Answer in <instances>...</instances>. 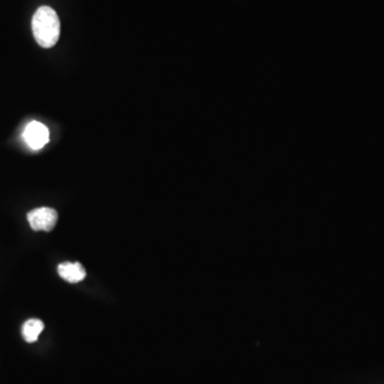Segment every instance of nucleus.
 <instances>
[{
    "instance_id": "f257e3e1",
    "label": "nucleus",
    "mask_w": 384,
    "mask_h": 384,
    "mask_svg": "<svg viewBox=\"0 0 384 384\" xmlns=\"http://www.w3.org/2000/svg\"><path fill=\"white\" fill-rule=\"evenodd\" d=\"M32 32L36 43L43 48L56 45L60 38V19L53 8L43 5L38 8L32 17Z\"/></svg>"
},
{
    "instance_id": "f03ea898",
    "label": "nucleus",
    "mask_w": 384,
    "mask_h": 384,
    "mask_svg": "<svg viewBox=\"0 0 384 384\" xmlns=\"http://www.w3.org/2000/svg\"><path fill=\"white\" fill-rule=\"evenodd\" d=\"M29 225L34 231H53L57 225L58 213L54 208L38 207L27 215Z\"/></svg>"
},
{
    "instance_id": "7ed1b4c3",
    "label": "nucleus",
    "mask_w": 384,
    "mask_h": 384,
    "mask_svg": "<svg viewBox=\"0 0 384 384\" xmlns=\"http://www.w3.org/2000/svg\"><path fill=\"white\" fill-rule=\"evenodd\" d=\"M24 139L29 148L32 150H41L49 141V131L42 123H29L24 131Z\"/></svg>"
},
{
    "instance_id": "20e7f679",
    "label": "nucleus",
    "mask_w": 384,
    "mask_h": 384,
    "mask_svg": "<svg viewBox=\"0 0 384 384\" xmlns=\"http://www.w3.org/2000/svg\"><path fill=\"white\" fill-rule=\"evenodd\" d=\"M58 273L69 283H78L86 278V269L80 262H63L58 266Z\"/></svg>"
},
{
    "instance_id": "39448f33",
    "label": "nucleus",
    "mask_w": 384,
    "mask_h": 384,
    "mask_svg": "<svg viewBox=\"0 0 384 384\" xmlns=\"http://www.w3.org/2000/svg\"><path fill=\"white\" fill-rule=\"evenodd\" d=\"M44 330V324L42 320L32 319L27 320L23 325L22 335L27 343H34L38 341V337Z\"/></svg>"
}]
</instances>
